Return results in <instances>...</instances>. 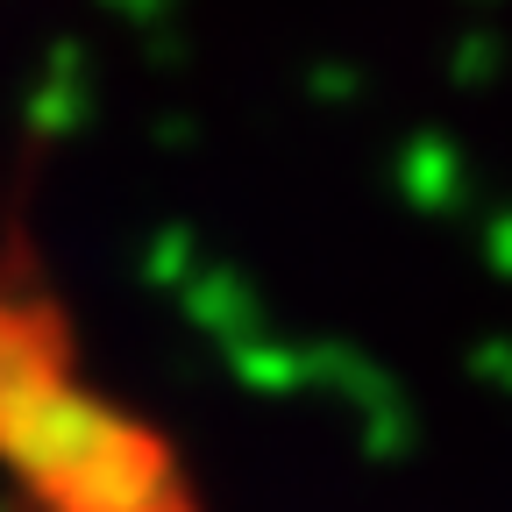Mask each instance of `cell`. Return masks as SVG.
<instances>
[{
    "instance_id": "obj_1",
    "label": "cell",
    "mask_w": 512,
    "mask_h": 512,
    "mask_svg": "<svg viewBox=\"0 0 512 512\" xmlns=\"http://www.w3.org/2000/svg\"><path fill=\"white\" fill-rule=\"evenodd\" d=\"M128 427L107 399L79 392L72 377H50L43 392H29L15 413H0V463H8L29 491L57 498L79 470H93L114 441H128Z\"/></svg>"
},
{
    "instance_id": "obj_2",
    "label": "cell",
    "mask_w": 512,
    "mask_h": 512,
    "mask_svg": "<svg viewBox=\"0 0 512 512\" xmlns=\"http://www.w3.org/2000/svg\"><path fill=\"white\" fill-rule=\"evenodd\" d=\"M50 512H178V484H171V463L150 434H128L114 441L93 470H79L50 498Z\"/></svg>"
},
{
    "instance_id": "obj_3",
    "label": "cell",
    "mask_w": 512,
    "mask_h": 512,
    "mask_svg": "<svg viewBox=\"0 0 512 512\" xmlns=\"http://www.w3.org/2000/svg\"><path fill=\"white\" fill-rule=\"evenodd\" d=\"M178 306H185V320H192V328H200L221 356L264 335V299H256V285H249L242 271H228V264H200V278L178 292Z\"/></svg>"
},
{
    "instance_id": "obj_4",
    "label": "cell",
    "mask_w": 512,
    "mask_h": 512,
    "mask_svg": "<svg viewBox=\"0 0 512 512\" xmlns=\"http://www.w3.org/2000/svg\"><path fill=\"white\" fill-rule=\"evenodd\" d=\"M392 185H399V200H406L413 214H427V221L456 214V207H463V192H470L456 136H441V128H420V136L399 150V164H392Z\"/></svg>"
},
{
    "instance_id": "obj_5",
    "label": "cell",
    "mask_w": 512,
    "mask_h": 512,
    "mask_svg": "<svg viewBox=\"0 0 512 512\" xmlns=\"http://www.w3.org/2000/svg\"><path fill=\"white\" fill-rule=\"evenodd\" d=\"M306 392L349 399L356 420H370V413H384V406H399V399H406V392H399V377L384 370V363H370L356 342H306Z\"/></svg>"
},
{
    "instance_id": "obj_6",
    "label": "cell",
    "mask_w": 512,
    "mask_h": 512,
    "mask_svg": "<svg viewBox=\"0 0 512 512\" xmlns=\"http://www.w3.org/2000/svg\"><path fill=\"white\" fill-rule=\"evenodd\" d=\"M50 377H64L57 370V328L29 306H0V413H15Z\"/></svg>"
},
{
    "instance_id": "obj_7",
    "label": "cell",
    "mask_w": 512,
    "mask_h": 512,
    "mask_svg": "<svg viewBox=\"0 0 512 512\" xmlns=\"http://www.w3.org/2000/svg\"><path fill=\"white\" fill-rule=\"evenodd\" d=\"M93 114V86H86V50L64 36L43 50V79L29 93V128L36 136H72V128Z\"/></svg>"
},
{
    "instance_id": "obj_8",
    "label": "cell",
    "mask_w": 512,
    "mask_h": 512,
    "mask_svg": "<svg viewBox=\"0 0 512 512\" xmlns=\"http://www.w3.org/2000/svg\"><path fill=\"white\" fill-rule=\"evenodd\" d=\"M228 370H235L242 392H256V399H292V392H306V342H278L264 328L256 342L228 349Z\"/></svg>"
},
{
    "instance_id": "obj_9",
    "label": "cell",
    "mask_w": 512,
    "mask_h": 512,
    "mask_svg": "<svg viewBox=\"0 0 512 512\" xmlns=\"http://www.w3.org/2000/svg\"><path fill=\"white\" fill-rule=\"evenodd\" d=\"M192 278H200V242H192V228H185V221L157 228V235L143 242V285H150V292H185Z\"/></svg>"
},
{
    "instance_id": "obj_10",
    "label": "cell",
    "mask_w": 512,
    "mask_h": 512,
    "mask_svg": "<svg viewBox=\"0 0 512 512\" xmlns=\"http://www.w3.org/2000/svg\"><path fill=\"white\" fill-rule=\"evenodd\" d=\"M356 434H363V456H370V463H399V456H413V406H406V399L384 406V413L356 420Z\"/></svg>"
},
{
    "instance_id": "obj_11",
    "label": "cell",
    "mask_w": 512,
    "mask_h": 512,
    "mask_svg": "<svg viewBox=\"0 0 512 512\" xmlns=\"http://www.w3.org/2000/svg\"><path fill=\"white\" fill-rule=\"evenodd\" d=\"M498 72V43L491 36H456V43H448V79H456V86H484Z\"/></svg>"
},
{
    "instance_id": "obj_12",
    "label": "cell",
    "mask_w": 512,
    "mask_h": 512,
    "mask_svg": "<svg viewBox=\"0 0 512 512\" xmlns=\"http://www.w3.org/2000/svg\"><path fill=\"white\" fill-rule=\"evenodd\" d=\"M306 93H313L320 107H342V100H356V93H363V79L349 72L342 57H320L313 72H306Z\"/></svg>"
},
{
    "instance_id": "obj_13",
    "label": "cell",
    "mask_w": 512,
    "mask_h": 512,
    "mask_svg": "<svg viewBox=\"0 0 512 512\" xmlns=\"http://www.w3.org/2000/svg\"><path fill=\"white\" fill-rule=\"evenodd\" d=\"M470 370H477L484 384H498V392H512V342H505V335L477 342V349H470Z\"/></svg>"
},
{
    "instance_id": "obj_14",
    "label": "cell",
    "mask_w": 512,
    "mask_h": 512,
    "mask_svg": "<svg viewBox=\"0 0 512 512\" xmlns=\"http://www.w3.org/2000/svg\"><path fill=\"white\" fill-rule=\"evenodd\" d=\"M100 8H107V15H121V22H136V29H157V22L178 8V0H100Z\"/></svg>"
},
{
    "instance_id": "obj_15",
    "label": "cell",
    "mask_w": 512,
    "mask_h": 512,
    "mask_svg": "<svg viewBox=\"0 0 512 512\" xmlns=\"http://www.w3.org/2000/svg\"><path fill=\"white\" fill-rule=\"evenodd\" d=\"M484 256H491V271L512 278V214H498V221L484 228Z\"/></svg>"
},
{
    "instance_id": "obj_16",
    "label": "cell",
    "mask_w": 512,
    "mask_h": 512,
    "mask_svg": "<svg viewBox=\"0 0 512 512\" xmlns=\"http://www.w3.org/2000/svg\"><path fill=\"white\" fill-rule=\"evenodd\" d=\"M143 50H150V64H178V57H185V36H164V29H150V43H143Z\"/></svg>"
},
{
    "instance_id": "obj_17",
    "label": "cell",
    "mask_w": 512,
    "mask_h": 512,
    "mask_svg": "<svg viewBox=\"0 0 512 512\" xmlns=\"http://www.w3.org/2000/svg\"><path fill=\"white\" fill-rule=\"evenodd\" d=\"M157 143H178L185 150L192 143V121H157Z\"/></svg>"
}]
</instances>
